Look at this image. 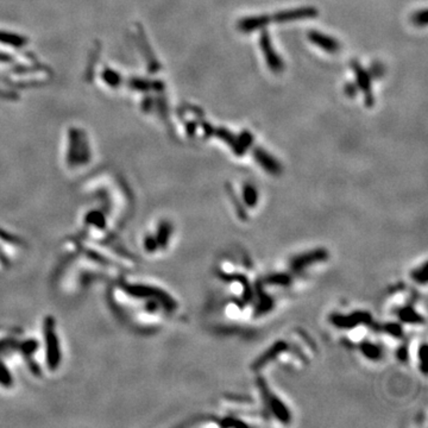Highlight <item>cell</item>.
Segmentation results:
<instances>
[{
    "instance_id": "cell-1",
    "label": "cell",
    "mask_w": 428,
    "mask_h": 428,
    "mask_svg": "<svg viewBox=\"0 0 428 428\" xmlns=\"http://www.w3.org/2000/svg\"><path fill=\"white\" fill-rule=\"evenodd\" d=\"M109 300L117 316L131 327L139 313L155 316L161 310L173 313L178 308L175 299L162 288L129 279L113 284Z\"/></svg>"
},
{
    "instance_id": "cell-2",
    "label": "cell",
    "mask_w": 428,
    "mask_h": 428,
    "mask_svg": "<svg viewBox=\"0 0 428 428\" xmlns=\"http://www.w3.org/2000/svg\"><path fill=\"white\" fill-rule=\"evenodd\" d=\"M43 355L47 373H56L62 364V346L56 321L52 317H47L43 321Z\"/></svg>"
},
{
    "instance_id": "cell-3",
    "label": "cell",
    "mask_w": 428,
    "mask_h": 428,
    "mask_svg": "<svg viewBox=\"0 0 428 428\" xmlns=\"http://www.w3.org/2000/svg\"><path fill=\"white\" fill-rule=\"evenodd\" d=\"M173 235V226L169 221H161L157 225L156 232L147 233L141 240V246L147 253H155L157 250L165 249L169 245Z\"/></svg>"
},
{
    "instance_id": "cell-4",
    "label": "cell",
    "mask_w": 428,
    "mask_h": 428,
    "mask_svg": "<svg viewBox=\"0 0 428 428\" xmlns=\"http://www.w3.org/2000/svg\"><path fill=\"white\" fill-rule=\"evenodd\" d=\"M203 129L205 131V133H206V136H217L220 138V139L226 141V144H229V146L232 148L233 153H235L236 155H238V156L244 155L245 148L239 143L238 138H236L231 132H230V131L224 129V127H213L211 124H207L204 122Z\"/></svg>"
},
{
    "instance_id": "cell-5",
    "label": "cell",
    "mask_w": 428,
    "mask_h": 428,
    "mask_svg": "<svg viewBox=\"0 0 428 428\" xmlns=\"http://www.w3.org/2000/svg\"><path fill=\"white\" fill-rule=\"evenodd\" d=\"M261 48L262 51L265 56V61H267L269 68H270L274 73H281L284 66H283L282 60L279 59V56L276 54V51L272 48L270 37H269V33L267 30H263L261 34Z\"/></svg>"
},
{
    "instance_id": "cell-6",
    "label": "cell",
    "mask_w": 428,
    "mask_h": 428,
    "mask_svg": "<svg viewBox=\"0 0 428 428\" xmlns=\"http://www.w3.org/2000/svg\"><path fill=\"white\" fill-rule=\"evenodd\" d=\"M327 257H328L327 251L324 249L308 251V252L301 253V254H299V256L293 258L291 262V267L294 271H301L305 268H308L309 265L326 261Z\"/></svg>"
},
{
    "instance_id": "cell-7",
    "label": "cell",
    "mask_w": 428,
    "mask_h": 428,
    "mask_svg": "<svg viewBox=\"0 0 428 428\" xmlns=\"http://www.w3.org/2000/svg\"><path fill=\"white\" fill-rule=\"evenodd\" d=\"M317 16L318 10L316 8H300L295 10H288V11L277 12L275 13L274 16H269V19H270V23H286L305 18H313V17Z\"/></svg>"
},
{
    "instance_id": "cell-8",
    "label": "cell",
    "mask_w": 428,
    "mask_h": 428,
    "mask_svg": "<svg viewBox=\"0 0 428 428\" xmlns=\"http://www.w3.org/2000/svg\"><path fill=\"white\" fill-rule=\"evenodd\" d=\"M351 66L356 73L357 82H358L360 90H362L364 92V94H365L366 105L370 107V106L374 105V95H373V91H371V79H370L369 74H367L365 70L359 66V63L357 61H352Z\"/></svg>"
},
{
    "instance_id": "cell-9",
    "label": "cell",
    "mask_w": 428,
    "mask_h": 428,
    "mask_svg": "<svg viewBox=\"0 0 428 428\" xmlns=\"http://www.w3.org/2000/svg\"><path fill=\"white\" fill-rule=\"evenodd\" d=\"M253 156L254 158H256V161L258 162V163H260L268 173H270V174L272 175L281 174V172H282L281 164H279L278 162L276 161L274 157L270 156L268 153H265L263 149H261V148H254Z\"/></svg>"
},
{
    "instance_id": "cell-10",
    "label": "cell",
    "mask_w": 428,
    "mask_h": 428,
    "mask_svg": "<svg viewBox=\"0 0 428 428\" xmlns=\"http://www.w3.org/2000/svg\"><path fill=\"white\" fill-rule=\"evenodd\" d=\"M308 38L312 43L320 47L325 51L331 52V54L338 52L339 49H340V45H339V43L334 38L327 36V35L318 33V31H309Z\"/></svg>"
},
{
    "instance_id": "cell-11",
    "label": "cell",
    "mask_w": 428,
    "mask_h": 428,
    "mask_svg": "<svg viewBox=\"0 0 428 428\" xmlns=\"http://www.w3.org/2000/svg\"><path fill=\"white\" fill-rule=\"evenodd\" d=\"M264 392H265V395H267V400H268L269 406H270L271 412L274 413L275 415L278 417V420H281L282 422L288 423L289 421H291V413H289L287 407L283 405L282 401L278 397L271 395L270 392L268 391V388L265 387V385H264Z\"/></svg>"
},
{
    "instance_id": "cell-12",
    "label": "cell",
    "mask_w": 428,
    "mask_h": 428,
    "mask_svg": "<svg viewBox=\"0 0 428 428\" xmlns=\"http://www.w3.org/2000/svg\"><path fill=\"white\" fill-rule=\"evenodd\" d=\"M270 23V19H269V16L262 15V16H253V17H247V18H243L238 23V27L240 31L243 33H251V31L257 30V29H263L265 25Z\"/></svg>"
},
{
    "instance_id": "cell-13",
    "label": "cell",
    "mask_w": 428,
    "mask_h": 428,
    "mask_svg": "<svg viewBox=\"0 0 428 428\" xmlns=\"http://www.w3.org/2000/svg\"><path fill=\"white\" fill-rule=\"evenodd\" d=\"M369 316H367L366 313H356V314H352V316L350 317H339V316H335L332 321H333L334 325H337L339 327H351V326H355V325L359 324L360 321H369Z\"/></svg>"
},
{
    "instance_id": "cell-14",
    "label": "cell",
    "mask_w": 428,
    "mask_h": 428,
    "mask_svg": "<svg viewBox=\"0 0 428 428\" xmlns=\"http://www.w3.org/2000/svg\"><path fill=\"white\" fill-rule=\"evenodd\" d=\"M284 349H287V345H286L284 343H283V341L276 343L275 345H272L271 348L268 350L267 353L262 355L260 358L257 359V362H256V364H254V365H256V367H261V366L265 365V364L269 363V360L277 356L278 353L282 352Z\"/></svg>"
},
{
    "instance_id": "cell-15",
    "label": "cell",
    "mask_w": 428,
    "mask_h": 428,
    "mask_svg": "<svg viewBox=\"0 0 428 428\" xmlns=\"http://www.w3.org/2000/svg\"><path fill=\"white\" fill-rule=\"evenodd\" d=\"M243 199L249 207H254L258 203V193L256 188L250 183H246L243 188Z\"/></svg>"
},
{
    "instance_id": "cell-16",
    "label": "cell",
    "mask_w": 428,
    "mask_h": 428,
    "mask_svg": "<svg viewBox=\"0 0 428 428\" xmlns=\"http://www.w3.org/2000/svg\"><path fill=\"white\" fill-rule=\"evenodd\" d=\"M362 351L369 359H378L381 356V349L377 345L373 344V343L370 344V343L366 341L365 344H363Z\"/></svg>"
},
{
    "instance_id": "cell-17",
    "label": "cell",
    "mask_w": 428,
    "mask_h": 428,
    "mask_svg": "<svg viewBox=\"0 0 428 428\" xmlns=\"http://www.w3.org/2000/svg\"><path fill=\"white\" fill-rule=\"evenodd\" d=\"M400 318H401L402 321H406V323H421V321H422L419 314L414 312L412 308H406L401 310Z\"/></svg>"
},
{
    "instance_id": "cell-18",
    "label": "cell",
    "mask_w": 428,
    "mask_h": 428,
    "mask_svg": "<svg viewBox=\"0 0 428 428\" xmlns=\"http://www.w3.org/2000/svg\"><path fill=\"white\" fill-rule=\"evenodd\" d=\"M268 283H271V284H281L286 286L291 282V277L289 275L286 274H277V275H271L267 278Z\"/></svg>"
},
{
    "instance_id": "cell-19",
    "label": "cell",
    "mask_w": 428,
    "mask_h": 428,
    "mask_svg": "<svg viewBox=\"0 0 428 428\" xmlns=\"http://www.w3.org/2000/svg\"><path fill=\"white\" fill-rule=\"evenodd\" d=\"M413 278L415 279L416 282L423 283V284L427 282V265H426V263H424L423 265H421L419 269H416V270L413 272Z\"/></svg>"
},
{
    "instance_id": "cell-20",
    "label": "cell",
    "mask_w": 428,
    "mask_h": 428,
    "mask_svg": "<svg viewBox=\"0 0 428 428\" xmlns=\"http://www.w3.org/2000/svg\"><path fill=\"white\" fill-rule=\"evenodd\" d=\"M413 19H414V23H415L416 25H419V26L426 25V23H427V11H426V10H422V11L416 12L415 15H414Z\"/></svg>"
},
{
    "instance_id": "cell-21",
    "label": "cell",
    "mask_w": 428,
    "mask_h": 428,
    "mask_svg": "<svg viewBox=\"0 0 428 428\" xmlns=\"http://www.w3.org/2000/svg\"><path fill=\"white\" fill-rule=\"evenodd\" d=\"M238 140L244 148H249L251 147V144H252V136H251L249 131H244V132L240 134Z\"/></svg>"
},
{
    "instance_id": "cell-22",
    "label": "cell",
    "mask_w": 428,
    "mask_h": 428,
    "mask_svg": "<svg viewBox=\"0 0 428 428\" xmlns=\"http://www.w3.org/2000/svg\"><path fill=\"white\" fill-rule=\"evenodd\" d=\"M388 331L390 332L391 334L397 335V337H400V335L402 334L401 326H398V325H390V326H389V328H388Z\"/></svg>"
},
{
    "instance_id": "cell-23",
    "label": "cell",
    "mask_w": 428,
    "mask_h": 428,
    "mask_svg": "<svg viewBox=\"0 0 428 428\" xmlns=\"http://www.w3.org/2000/svg\"><path fill=\"white\" fill-rule=\"evenodd\" d=\"M345 92H346V94L349 95V97H353V95L356 94V88H355V86H353V84L348 83L345 87Z\"/></svg>"
}]
</instances>
